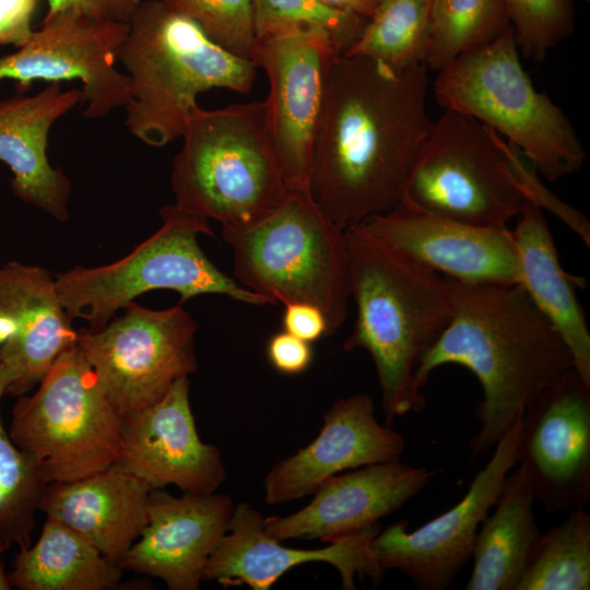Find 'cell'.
<instances>
[{
	"label": "cell",
	"instance_id": "6da1fadb",
	"mask_svg": "<svg viewBox=\"0 0 590 590\" xmlns=\"http://www.w3.org/2000/svg\"><path fill=\"white\" fill-rule=\"evenodd\" d=\"M427 70L422 62L396 70L343 54L334 61L309 194L339 227L356 225L402 201L433 122L426 111Z\"/></svg>",
	"mask_w": 590,
	"mask_h": 590
},
{
	"label": "cell",
	"instance_id": "7a4b0ae2",
	"mask_svg": "<svg viewBox=\"0 0 590 590\" xmlns=\"http://www.w3.org/2000/svg\"><path fill=\"white\" fill-rule=\"evenodd\" d=\"M450 282L451 318L424 356L415 386L422 391L445 364L476 376L484 398L475 411L480 430L469 448L477 457L497 444L544 387L574 368V359L520 284Z\"/></svg>",
	"mask_w": 590,
	"mask_h": 590
},
{
	"label": "cell",
	"instance_id": "3957f363",
	"mask_svg": "<svg viewBox=\"0 0 590 590\" xmlns=\"http://www.w3.org/2000/svg\"><path fill=\"white\" fill-rule=\"evenodd\" d=\"M345 238L356 318L343 347L371 356L391 426L396 417L426 406L415 376L451 318V282L398 256L357 225L345 228Z\"/></svg>",
	"mask_w": 590,
	"mask_h": 590
},
{
	"label": "cell",
	"instance_id": "277c9868",
	"mask_svg": "<svg viewBox=\"0 0 590 590\" xmlns=\"http://www.w3.org/2000/svg\"><path fill=\"white\" fill-rule=\"evenodd\" d=\"M117 60L131 82L125 125L155 148L182 137L199 94L212 88L248 94L257 72L252 60L225 50L162 0L141 1Z\"/></svg>",
	"mask_w": 590,
	"mask_h": 590
},
{
	"label": "cell",
	"instance_id": "5b68a950",
	"mask_svg": "<svg viewBox=\"0 0 590 590\" xmlns=\"http://www.w3.org/2000/svg\"><path fill=\"white\" fill-rule=\"evenodd\" d=\"M234 258V279L268 304L307 303L322 310L328 337L344 323L351 298L345 229L311 197L288 192L264 216L222 225Z\"/></svg>",
	"mask_w": 590,
	"mask_h": 590
},
{
	"label": "cell",
	"instance_id": "8992f818",
	"mask_svg": "<svg viewBox=\"0 0 590 590\" xmlns=\"http://www.w3.org/2000/svg\"><path fill=\"white\" fill-rule=\"evenodd\" d=\"M173 161L175 204L222 225L251 223L288 194L266 130L264 101L190 114Z\"/></svg>",
	"mask_w": 590,
	"mask_h": 590
},
{
	"label": "cell",
	"instance_id": "52a82bcc",
	"mask_svg": "<svg viewBox=\"0 0 590 590\" xmlns=\"http://www.w3.org/2000/svg\"><path fill=\"white\" fill-rule=\"evenodd\" d=\"M511 25L495 40L438 71L436 102L507 139L544 178L579 170L587 153L569 118L534 88L523 70Z\"/></svg>",
	"mask_w": 590,
	"mask_h": 590
},
{
	"label": "cell",
	"instance_id": "ba28073f",
	"mask_svg": "<svg viewBox=\"0 0 590 590\" xmlns=\"http://www.w3.org/2000/svg\"><path fill=\"white\" fill-rule=\"evenodd\" d=\"M162 225L126 257L99 267H74L55 276L59 298L71 320L103 329L140 295L170 290L179 304L205 294L228 296L256 306L267 303L221 271L201 249L198 236H214L208 219L177 204L160 210Z\"/></svg>",
	"mask_w": 590,
	"mask_h": 590
},
{
	"label": "cell",
	"instance_id": "9c48e42d",
	"mask_svg": "<svg viewBox=\"0 0 590 590\" xmlns=\"http://www.w3.org/2000/svg\"><path fill=\"white\" fill-rule=\"evenodd\" d=\"M404 197L430 212L483 227H506L530 203L511 145L493 129L452 110L432 122Z\"/></svg>",
	"mask_w": 590,
	"mask_h": 590
},
{
	"label": "cell",
	"instance_id": "30bf717a",
	"mask_svg": "<svg viewBox=\"0 0 590 590\" xmlns=\"http://www.w3.org/2000/svg\"><path fill=\"white\" fill-rule=\"evenodd\" d=\"M38 385L19 397L9 436L40 461L50 482L75 481L118 461L122 418L76 344Z\"/></svg>",
	"mask_w": 590,
	"mask_h": 590
},
{
	"label": "cell",
	"instance_id": "8fae6325",
	"mask_svg": "<svg viewBox=\"0 0 590 590\" xmlns=\"http://www.w3.org/2000/svg\"><path fill=\"white\" fill-rule=\"evenodd\" d=\"M103 329L84 328L76 346L123 421L160 401L198 368L199 324L181 304L150 309L131 302Z\"/></svg>",
	"mask_w": 590,
	"mask_h": 590
},
{
	"label": "cell",
	"instance_id": "7c38bea8",
	"mask_svg": "<svg viewBox=\"0 0 590 590\" xmlns=\"http://www.w3.org/2000/svg\"><path fill=\"white\" fill-rule=\"evenodd\" d=\"M341 54L338 42L319 27L255 40L250 59L264 70L270 85L266 130L290 192L309 194L328 80Z\"/></svg>",
	"mask_w": 590,
	"mask_h": 590
},
{
	"label": "cell",
	"instance_id": "4fadbf2b",
	"mask_svg": "<svg viewBox=\"0 0 590 590\" xmlns=\"http://www.w3.org/2000/svg\"><path fill=\"white\" fill-rule=\"evenodd\" d=\"M129 24L99 21L74 10L46 14L39 30L16 51L0 57V81L15 80L28 86L79 80L86 119L98 120L131 97L127 73L116 69L118 51Z\"/></svg>",
	"mask_w": 590,
	"mask_h": 590
},
{
	"label": "cell",
	"instance_id": "5bb4252c",
	"mask_svg": "<svg viewBox=\"0 0 590 590\" xmlns=\"http://www.w3.org/2000/svg\"><path fill=\"white\" fill-rule=\"evenodd\" d=\"M522 415L497 441L491 460L458 504L414 531L408 532V521L402 520L376 534L370 554L384 571L398 569L421 590H444L455 581L472 557L477 529L517 462Z\"/></svg>",
	"mask_w": 590,
	"mask_h": 590
},
{
	"label": "cell",
	"instance_id": "9a60e30c",
	"mask_svg": "<svg viewBox=\"0 0 590 590\" xmlns=\"http://www.w3.org/2000/svg\"><path fill=\"white\" fill-rule=\"evenodd\" d=\"M516 460L534 500L547 511L583 509L590 500V384L575 368L526 408Z\"/></svg>",
	"mask_w": 590,
	"mask_h": 590
},
{
	"label": "cell",
	"instance_id": "2e32d148",
	"mask_svg": "<svg viewBox=\"0 0 590 590\" xmlns=\"http://www.w3.org/2000/svg\"><path fill=\"white\" fill-rule=\"evenodd\" d=\"M403 259L468 284L518 283L512 231L471 225L425 210L406 197L356 224Z\"/></svg>",
	"mask_w": 590,
	"mask_h": 590
},
{
	"label": "cell",
	"instance_id": "e0dca14e",
	"mask_svg": "<svg viewBox=\"0 0 590 590\" xmlns=\"http://www.w3.org/2000/svg\"><path fill=\"white\" fill-rule=\"evenodd\" d=\"M189 388L188 376L179 378L160 401L122 423L117 463L150 489L173 484L204 495L226 480L220 449L198 435Z\"/></svg>",
	"mask_w": 590,
	"mask_h": 590
},
{
	"label": "cell",
	"instance_id": "ac0fdd59",
	"mask_svg": "<svg viewBox=\"0 0 590 590\" xmlns=\"http://www.w3.org/2000/svg\"><path fill=\"white\" fill-rule=\"evenodd\" d=\"M263 523L264 517L251 505H235L228 531L205 565L203 581L268 590L290 569L314 562L332 565L344 590L355 589V575L368 577L375 587L384 580L385 571L370 554V542L380 531L379 522L312 550L283 546L266 532Z\"/></svg>",
	"mask_w": 590,
	"mask_h": 590
},
{
	"label": "cell",
	"instance_id": "d6986e66",
	"mask_svg": "<svg viewBox=\"0 0 590 590\" xmlns=\"http://www.w3.org/2000/svg\"><path fill=\"white\" fill-rule=\"evenodd\" d=\"M148 509L146 527L118 566L158 578L169 590H198L212 552L228 531L233 499L216 493L175 497L155 488Z\"/></svg>",
	"mask_w": 590,
	"mask_h": 590
},
{
	"label": "cell",
	"instance_id": "ffe728a7",
	"mask_svg": "<svg viewBox=\"0 0 590 590\" xmlns=\"http://www.w3.org/2000/svg\"><path fill=\"white\" fill-rule=\"evenodd\" d=\"M404 447L401 434L376 420L368 394L340 399L323 414L318 436L267 473L264 502L280 505L297 500L345 470L400 461Z\"/></svg>",
	"mask_w": 590,
	"mask_h": 590
},
{
	"label": "cell",
	"instance_id": "44dd1931",
	"mask_svg": "<svg viewBox=\"0 0 590 590\" xmlns=\"http://www.w3.org/2000/svg\"><path fill=\"white\" fill-rule=\"evenodd\" d=\"M438 473L400 461L376 463L327 479L303 509L264 518L273 539H320L331 543L400 509Z\"/></svg>",
	"mask_w": 590,
	"mask_h": 590
},
{
	"label": "cell",
	"instance_id": "7402d4cb",
	"mask_svg": "<svg viewBox=\"0 0 590 590\" xmlns=\"http://www.w3.org/2000/svg\"><path fill=\"white\" fill-rule=\"evenodd\" d=\"M0 314L13 328L0 346V363L12 376L5 393L20 397L76 344L78 331L59 298L55 276L40 266L10 261L0 267Z\"/></svg>",
	"mask_w": 590,
	"mask_h": 590
},
{
	"label": "cell",
	"instance_id": "603a6c76",
	"mask_svg": "<svg viewBox=\"0 0 590 590\" xmlns=\"http://www.w3.org/2000/svg\"><path fill=\"white\" fill-rule=\"evenodd\" d=\"M80 103L81 90L63 91L61 82H50L34 95L0 101V161L13 174L12 191L60 222L69 219L71 182L50 164L48 138L52 125Z\"/></svg>",
	"mask_w": 590,
	"mask_h": 590
},
{
	"label": "cell",
	"instance_id": "cb8c5ba5",
	"mask_svg": "<svg viewBox=\"0 0 590 590\" xmlns=\"http://www.w3.org/2000/svg\"><path fill=\"white\" fill-rule=\"evenodd\" d=\"M150 487L119 463L70 482H51L39 510L119 563L149 522Z\"/></svg>",
	"mask_w": 590,
	"mask_h": 590
},
{
	"label": "cell",
	"instance_id": "d4e9b609",
	"mask_svg": "<svg viewBox=\"0 0 590 590\" xmlns=\"http://www.w3.org/2000/svg\"><path fill=\"white\" fill-rule=\"evenodd\" d=\"M512 231L518 258V284L550 320L569 347L574 368L590 384V333L576 286L581 276L568 274L560 266L553 235L543 210L529 203L517 216Z\"/></svg>",
	"mask_w": 590,
	"mask_h": 590
},
{
	"label": "cell",
	"instance_id": "484cf974",
	"mask_svg": "<svg viewBox=\"0 0 590 590\" xmlns=\"http://www.w3.org/2000/svg\"><path fill=\"white\" fill-rule=\"evenodd\" d=\"M534 497L522 467L508 474L476 533L473 570L465 590H517L529 551L539 535Z\"/></svg>",
	"mask_w": 590,
	"mask_h": 590
},
{
	"label": "cell",
	"instance_id": "4316f807",
	"mask_svg": "<svg viewBox=\"0 0 590 590\" xmlns=\"http://www.w3.org/2000/svg\"><path fill=\"white\" fill-rule=\"evenodd\" d=\"M122 571L76 531L46 517L37 542L15 555L8 579L20 590H108Z\"/></svg>",
	"mask_w": 590,
	"mask_h": 590
},
{
	"label": "cell",
	"instance_id": "83f0119b",
	"mask_svg": "<svg viewBox=\"0 0 590 590\" xmlns=\"http://www.w3.org/2000/svg\"><path fill=\"white\" fill-rule=\"evenodd\" d=\"M11 380L0 363V402ZM50 483L40 461L12 441L0 416V554L31 546L35 515Z\"/></svg>",
	"mask_w": 590,
	"mask_h": 590
},
{
	"label": "cell",
	"instance_id": "f1b7e54d",
	"mask_svg": "<svg viewBox=\"0 0 590 590\" xmlns=\"http://www.w3.org/2000/svg\"><path fill=\"white\" fill-rule=\"evenodd\" d=\"M510 26L505 0H433L422 62L439 71Z\"/></svg>",
	"mask_w": 590,
	"mask_h": 590
},
{
	"label": "cell",
	"instance_id": "f546056e",
	"mask_svg": "<svg viewBox=\"0 0 590 590\" xmlns=\"http://www.w3.org/2000/svg\"><path fill=\"white\" fill-rule=\"evenodd\" d=\"M590 589V515L568 512L534 540L517 590Z\"/></svg>",
	"mask_w": 590,
	"mask_h": 590
},
{
	"label": "cell",
	"instance_id": "4dcf8cb0",
	"mask_svg": "<svg viewBox=\"0 0 590 590\" xmlns=\"http://www.w3.org/2000/svg\"><path fill=\"white\" fill-rule=\"evenodd\" d=\"M432 1L381 0L343 55L366 57L396 70L422 62Z\"/></svg>",
	"mask_w": 590,
	"mask_h": 590
},
{
	"label": "cell",
	"instance_id": "1f68e13d",
	"mask_svg": "<svg viewBox=\"0 0 590 590\" xmlns=\"http://www.w3.org/2000/svg\"><path fill=\"white\" fill-rule=\"evenodd\" d=\"M255 40L310 27L327 31L343 52L363 32L367 19L330 8L321 0H252Z\"/></svg>",
	"mask_w": 590,
	"mask_h": 590
},
{
	"label": "cell",
	"instance_id": "d6a6232c",
	"mask_svg": "<svg viewBox=\"0 0 590 590\" xmlns=\"http://www.w3.org/2000/svg\"><path fill=\"white\" fill-rule=\"evenodd\" d=\"M521 55L543 60L575 28L571 0H505Z\"/></svg>",
	"mask_w": 590,
	"mask_h": 590
},
{
	"label": "cell",
	"instance_id": "836d02e7",
	"mask_svg": "<svg viewBox=\"0 0 590 590\" xmlns=\"http://www.w3.org/2000/svg\"><path fill=\"white\" fill-rule=\"evenodd\" d=\"M192 19L225 50L251 60L255 45L252 0H162Z\"/></svg>",
	"mask_w": 590,
	"mask_h": 590
},
{
	"label": "cell",
	"instance_id": "e575fe53",
	"mask_svg": "<svg viewBox=\"0 0 590 590\" xmlns=\"http://www.w3.org/2000/svg\"><path fill=\"white\" fill-rule=\"evenodd\" d=\"M512 146V158L530 203L547 210L567 224L581 239L590 245V223L579 210L559 200L539 178L536 169L523 161V155Z\"/></svg>",
	"mask_w": 590,
	"mask_h": 590
},
{
	"label": "cell",
	"instance_id": "d590c367",
	"mask_svg": "<svg viewBox=\"0 0 590 590\" xmlns=\"http://www.w3.org/2000/svg\"><path fill=\"white\" fill-rule=\"evenodd\" d=\"M267 355L271 365L285 375L305 371L312 361V349L306 342L286 331L272 335L267 345Z\"/></svg>",
	"mask_w": 590,
	"mask_h": 590
},
{
	"label": "cell",
	"instance_id": "8d00e7d4",
	"mask_svg": "<svg viewBox=\"0 0 590 590\" xmlns=\"http://www.w3.org/2000/svg\"><path fill=\"white\" fill-rule=\"evenodd\" d=\"M38 0H0V45L24 46L34 31Z\"/></svg>",
	"mask_w": 590,
	"mask_h": 590
},
{
	"label": "cell",
	"instance_id": "74e56055",
	"mask_svg": "<svg viewBox=\"0 0 590 590\" xmlns=\"http://www.w3.org/2000/svg\"><path fill=\"white\" fill-rule=\"evenodd\" d=\"M142 0H47L46 14L74 10L99 21L129 24Z\"/></svg>",
	"mask_w": 590,
	"mask_h": 590
},
{
	"label": "cell",
	"instance_id": "f35d334b",
	"mask_svg": "<svg viewBox=\"0 0 590 590\" xmlns=\"http://www.w3.org/2000/svg\"><path fill=\"white\" fill-rule=\"evenodd\" d=\"M283 330L306 341L315 342L328 337V322L320 308L307 303L284 305Z\"/></svg>",
	"mask_w": 590,
	"mask_h": 590
},
{
	"label": "cell",
	"instance_id": "ab89813d",
	"mask_svg": "<svg viewBox=\"0 0 590 590\" xmlns=\"http://www.w3.org/2000/svg\"><path fill=\"white\" fill-rule=\"evenodd\" d=\"M323 3L335 10L349 12L369 19L381 0H321Z\"/></svg>",
	"mask_w": 590,
	"mask_h": 590
},
{
	"label": "cell",
	"instance_id": "60d3db41",
	"mask_svg": "<svg viewBox=\"0 0 590 590\" xmlns=\"http://www.w3.org/2000/svg\"><path fill=\"white\" fill-rule=\"evenodd\" d=\"M12 587L8 579V573H5L4 564L0 554V590H10Z\"/></svg>",
	"mask_w": 590,
	"mask_h": 590
},
{
	"label": "cell",
	"instance_id": "b9f144b4",
	"mask_svg": "<svg viewBox=\"0 0 590 590\" xmlns=\"http://www.w3.org/2000/svg\"><path fill=\"white\" fill-rule=\"evenodd\" d=\"M580 1H583V2H589L590 0H580Z\"/></svg>",
	"mask_w": 590,
	"mask_h": 590
}]
</instances>
